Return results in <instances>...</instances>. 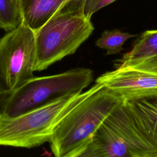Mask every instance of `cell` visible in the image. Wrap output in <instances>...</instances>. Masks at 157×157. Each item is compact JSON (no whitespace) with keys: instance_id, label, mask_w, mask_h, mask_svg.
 Wrapping results in <instances>:
<instances>
[{"instance_id":"cell-1","label":"cell","mask_w":157,"mask_h":157,"mask_svg":"<svg viewBox=\"0 0 157 157\" xmlns=\"http://www.w3.org/2000/svg\"><path fill=\"white\" fill-rule=\"evenodd\" d=\"M122 102L96 83L55 126L48 142L56 157H78L101 123Z\"/></svg>"},{"instance_id":"cell-2","label":"cell","mask_w":157,"mask_h":157,"mask_svg":"<svg viewBox=\"0 0 157 157\" xmlns=\"http://www.w3.org/2000/svg\"><path fill=\"white\" fill-rule=\"evenodd\" d=\"M80 157H157V148L122 102L101 123Z\"/></svg>"},{"instance_id":"cell-3","label":"cell","mask_w":157,"mask_h":157,"mask_svg":"<svg viewBox=\"0 0 157 157\" xmlns=\"http://www.w3.org/2000/svg\"><path fill=\"white\" fill-rule=\"evenodd\" d=\"M94 26L83 10L61 11L35 32L34 71H41L74 53L91 36Z\"/></svg>"},{"instance_id":"cell-4","label":"cell","mask_w":157,"mask_h":157,"mask_svg":"<svg viewBox=\"0 0 157 157\" xmlns=\"http://www.w3.org/2000/svg\"><path fill=\"white\" fill-rule=\"evenodd\" d=\"M86 93L65 95L14 117L0 113V145L30 148L48 142L58 122Z\"/></svg>"},{"instance_id":"cell-5","label":"cell","mask_w":157,"mask_h":157,"mask_svg":"<svg viewBox=\"0 0 157 157\" xmlns=\"http://www.w3.org/2000/svg\"><path fill=\"white\" fill-rule=\"evenodd\" d=\"M93 77V71L88 68L34 77L17 90L6 94L0 113L14 117L48 104L65 95L81 93L91 83Z\"/></svg>"},{"instance_id":"cell-6","label":"cell","mask_w":157,"mask_h":157,"mask_svg":"<svg viewBox=\"0 0 157 157\" xmlns=\"http://www.w3.org/2000/svg\"><path fill=\"white\" fill-rule=\"evenodd\" d=\"M35 32L23 21L0 38V85L9 94L34 77Z\"/></svg>"},{"instance_id":"cell-7","label":"cell","mask_w":157,"mask_h":157,"mask_svg":"<svg viewBox=\"0 0 157 157\" xmlns=\"http://www.w3.org/2000/svg\"><path fill=\"white\" fill-rule=\"evenodd\" d=\"M117 66L115 70L98 77L96 83L101 84L123 102L157 97V58Z\"/></svg>"},{"instance_id":"cell-8","label":"cell","mask_w":157,"mask_h":157,"mask_svg":"<svg viewBox=\"0 0 157 157\" xmlns=\"http://www.w3.org/2000/svg\"><path fill=\"white\" fill-rule=\"evenodd\" d=\"M85 1L18 0V2L22 21L36 32L59 12L83 10Z\"/></svg>"},{"instance_id":"cell-9","label":"cell","mask_w":157,"mask_h":157,"mask_svg":"<svg viewBox=\"0 0 157 157\" xmlns=\"http://www.w3.org/2000/svg\"><path fill=\"white\" fill-rule=\"evenodd\" d=\"M124 102L136 123L157 148V101L150 98Z\"/></svg>"},{"instance_id":"cell-10","label":"cell","mask_w":157,"mask_h":157,"mask_svg":"<svg viewBox=\"0 0 157 157\" xmlns=\"http://www.w3.org/2000/svg\"><path fill=\"white\" fill-rule=\"evenodd\" d=\"M155 58H157V29L147 30L141 34L131 50L123 56L117 65Z\"/></svg>"},{"instance_id":"cell-11","label":"cell","mask_w":157,"mask_h":157,"mask_svg":"<svg viewBox=\"0 0 157 157\" xmlns=\"http://www.w3.org/2000/svg\"><path fill=\"white\" fill-rule=\"evenodd\" d=\"M137 36L136 34L122 32L117 29L105 30L96 41L95 45L105 49L106 55H115L120 53L123 50V45L128 39Z\"/></svg>"},{"instance_id":"cell-12","label":"cell","mask_w":157,"mask_h":157,"mask_svg":"<svg viewBox=\"0 0 157 157\" xmlns=\"http://www.w3.org/2000/svg\"><path fill=\"white\" fill-rule=\"evenodd\" d=\"M22 20L18 0H0V29L11 31Z\"/></svg>"},{"instance_id":"cell-13","label":"cell","mask_w":157,"mask_h":157,"mask_svg":"<svg viewBox=\"0 0 157 157\" xmlns=\"http://www.w3.org/2000/svg\"><path fill=\"white\" fill-rule=\"evenodd\" d=\"M115 1L116 0H85L83 8V13L86 17L91 18L95 12Z\"/></svg>"},{"instance_id":"cell-14","label":"cell","mask_w":157,"mask_h":157,"mask_svg":"<svg viewBox=\"0 0 157 157\" xmlns=\"http://www.w3.org/2000/svg\"><path fill=\"white\" fill-rule=\"evenodd\" d=\"M6 95V94L3 91V90L1 88V86L0 85V111H1V106L2 105V103H3V101H4Z\"/></svg>"},{"instance_id":"cell-15","label":"cell","mask_w":157,"mask_h":157,"mask_svg":"<svg viewBox=\"0 0 157 157\" xmlns=\"http://www.w3.org/2000/svg\"><path fill=\"white\" fill-rule=\"evenodd\" d=\"M153 99H156V100L157 101V97H156V98H153Z\"/></svg>"}]
</instances>
